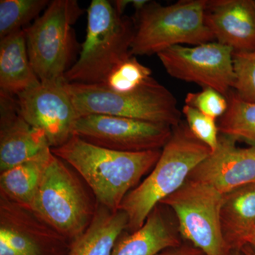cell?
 <instances>
[{"label":"cell","instance_id":"5b68a950","mask_svg":"<svg viewBox=\"0 0 255 255\" xmlns=\"http://www.w3.org/2000/svg\"><path fill=\"white\" fill-rule=\"evenodd\" d=\"M66 88L80 117L114 116L172 128L182 122L175 97L152 77L141 86L127 92L114 91L103 84L67 82Z\"/></svg>","mask_w":255,"mask_h":255},{"label":"cell","instance_id":"ffe728a7","mask_svg":"<svg viewBox=\"0 0 255 255\" xmlns=\"http://www.w3.org/2000/svg\"><path fill=\"white\" fill-rule=\"evenodd\" d=\"M53 153L48 147L12 168L0 173V194L31 208L47 167Z\"/></svg>","mask_w":255,"mask_h":255},{"label":"cell","instance_id":"83f0119b","mask_svg":"<svg viewBox=\"0 0 255 255\" xmlns=\"http://www.w3.org/2000/svg\"><path fill=\"white\" fill-rule=\"evenodd\" d=\"M113 3L114 7L119 14L124 15V11L128 4H131V0H117Z\"/></svg>","mask_w":255,"mask_h":255},{"label":"cell","instance_id":"8992f818","mask_svg":"<svg viewBox=\"0 0 255 255\" xmlns=\"http://www.w3.org/2000/svg\"><path fill=\"white\" fill-rule=\"evenodd\" d=\"M208 0H180L169 6L149 1L135 13L131 55H151L175 46L213 42L205 21Z\"/></svg>","mask_w":255,"mask_h":255},{"label":"cell","instance_id":"d6986e66","mask_svg":"<svg viewBox=\"0 0 255 255\" xmlns=\"http://www.w3.org/2000/svg\"><path fill=\"white\" fill-rule=\"evenodd\" d=\"M127 226L124 211H112L99 204L91 224L71 243L68 255H112L117 240Z\"/></svg>","mask_w":255,"mask_h":255},{"label":"cell","instance_id":"8fae6325","mask_svg":"<svg viewBox=\"0 0 255 255\" xmlns=\"http://www.w3.org/2000/svg\"><path fill=\"white\" fill-rule=\"evenodd\" d=\"M172 132V128L163 124L100 114L79 117L74 129V135L85 141L130 152L162 150Z\"/></svg>","mask_w":255,"mask_h":255},{"label":"cell","instance_id":"d4e9b609","mask_svg":"<svg viewBox=\"0 0 255 255\" xmlns=\"http://www.w3.org/2000/svg\"><path fill=\"white\" fill-rule=\"evenodd\" d=\"M182 112L186 117L191 133L199 141L208 146L212 152L216 150L219 145L220 136L216 119L186 105L183 107Z\"/></svg>","mask_w":255,"mask_h":255},{"label":"cell","instance_id":"484cf974","mask_svg":"<svg viewBox=\"0 0 255 255\" xmlns=\"http://www.w3.org/2000/svg\"><path fill=\"white\" fill-rule=\"evenodd\" d=\"M185 104L216 120L223 117L228 107L227 98L211 88H204L201 92H189L186 96Z\"/></svg>","mask_w":255,"mask_h":255},{"label":"cell","instance_id":"4fadbf2b","mask_svg":"<svg viewBox=\"0 0 255 255\" xmlns=\"http://www.w3.org/2000/svg\"><path fill=\"white\" fill-rule=\"evenodd\" d=\"M236 141L220 134L217 148L196 166L188 179L211 186L223 195L255 183V147H240Z\"/></svg>","mask_w":255,"mask_h":255},{"label":"cell","instance_id":"d6a6232c","mask_svg":"<svg viewBox=\"0 0 255 255\" xmlns=\"http://www.w3.org/2000/svg\"></svg>","mask_w":255,"mask_h":255},{"label":"cell","instance_id":"4dcf8cb0","mask_svg":"<svg viewBox=\"0 0 255 255\" xmlns=\"http://www.w3.org/2000/svg\"><path fill=\"white\" fill-rule=\"evenodd\" d=\"M248 246L251 247L253 251L255 253V238L250 241L249 244H248Z\"/></svg>","mask_w":255,"mask_h":255},{"label":"cell","instance_id":"9a60e30c","mask_svg":"<svg viewBox=\"0 0 255 255\" xmlns=\"http://www.w3.org/2000/svg\"><path fill=\"white\" fill-rule=\"evenodd\" d=\"M205 21L219 43L234 52L255 51L254 0H208Z\"/></svg>","mask_w":255,"mask_h":255},{"label":"cell","instance_id":"2e32d148","mask_svg":"<svg viewBox=\"0 0 255 255\" xmlns=\"http://www.w3.org/2000/svg\"><path fill=\"white\" fill-rule=\"evenodd\" d=\"M171 211L159 204L141 228L132 233L124 231L117 240L112 255H157L164 250L182 245L177 226Z\"/></svg>","mask_w":255,"mask_h":255},{"label":"cell","instance_id":"cb8c5ba5","mask_svg":"<svg viewBox=\"0 0 255 255\" xmlns=\"http://www.w3.org/2000/svg\"><path fill=\"white\" fill-rule=\"evenodd\" d=\"M233 91L242 100L255 103V50L233 52Z\"/></svg>","mask_w":255,"mask_h":255},{"label":"cell","instance_id":"603a6c76","mask_svg":"<svg viewBox=\"0 0 255 255\" xmlns=\"http://www.w3.org/2000/svg\"><path fill=\"white\" fill-rule=\"evenodd\" d=\"M151 74L150 68L131 55L114 68L103 85L114 91L130 92L141 86L150 78Z\"/></svg>","mask_w":255,"mask_h":255},{"label":"cell","instance_id":"52a82bcc","mask_svg":"<svg viewBox=\"0 0 255 255\" xmlns=\"http://www.w3.org/2000/svg\"><path fill=\"white\" fill-rule=\"evenodd\" d=\"M83 12L76 0H54L23 28L30 62L40 82L66 81L76 46L73 26Z\"/></svg>","mask_w":255,"mask_h":255},{"label":"cell","instance_id":"4316f807","mask_svg":"<svg viewBox=\"0 0 255 255\" xmlns=\"http://www.w3.org/2000/svg\"><path fill=\"white\" fill-rule=\"evenodd\" d=\"M157 255H205L202 251L192 245H181L175 248H169Z\"/></svg>","mask_w":255,"mask_h":255},{"label":"cell","instance_id":"44dd1931","mask_svg":"<svg viewBox=\"0 0 255 255\" xmlns=\"http://www.w3.org/2000/svg\"><path fill=\"white\" fill-rule=\"evenodd\" d=\"M228 110L220 118L219 132L255 147V103L242 100L231 90Z\"/></svg>","mask_w":255,"mask_h":255},{"label":"cell","instance_id":"6da1fadb","mask_svg":"<svg viewBox=\"0 0 255 255\" xmlns=\"http://www.w3.org/2000/svg\"><path fill=\"white\" fill-rule=\"evenodd\" d=\"M52 152L73 167L101 205L118 211L127 194L150 173L162 150L121 152L93 145L74 135Z\"/></svg>","mask_w":255,"mask_h":255},{"label":"cell","instance_id":"7a4b0ae2","mask_svg":"<svg viewBox=\"0 0 255 255\" xmlns=\"http://www.w3.org/2000/svg\"><path fill=\"white\" fill-rule=\"evenodd\" d=\"M211 152L191 133L187 124L181 122L172 128V135L154 168L121 204L119 210L128 218L126 231L132 233L141 228L155 206L182 187Z\"/></svg>","mask_w":255,"mask_h":255},{"label":"cell","instance_id":"ba28073f","mask_svg":"<svg viewBox=\"0 0 255 255\" xmlns=\"http://www.w3.org/2000/svg\"><path fill=\"white\" fill-rule=\"evenodd\" d=\"M223 200L214 188L187 179L160 204L174 213L181 237L205 255H230L221 230Z\"/></svg>","mask_w":255,"mask_h":255},{"label":"cell","instance_id":"ac0fdd59","mask_svg":"<svg viewBox=\"0 0 255 255\" xmlns=\"http://www.w3.org/2000/svg\"><path fill=\"white\" fill-rule=\"evenodd\" d=\"M40 82L30 62L23 29L1 38L0 92L16 97Z\"/></svg>","mask_w":255,"mask_h":255},{"label":"cell","instance_id":"5bb4252c","mask_svg":"<svg viewBox=\"0 0 255 255\" xmlns=\"http://www.w3.org/2000/svg\"><path fill=\"white\" fill-rule=\"evenodd\" d=\"M50 147L46 135L20 113L15 96L0 92V173Z\"/></svg>","mask_w":255,"mask_h":255},{"label":"cell","instance_id":"3957f363","mask_svg":"<svg viewBox=\"0 0 255 255\" xmlns=\"http://www.w3.org/2000/svg\"><path fill=\"white\" fill-rule=\"evenodd\" d=\"M135 23L119 14L113 3L92 0L87 9L85 41L77 61L65 74L68 83L103 84L111 72L131 56Z\"/></svg>","mask_w":255,"mask_h":255},{"label":"cell","instance_id":"277c9868","mask_svg":"<svg viewBox=\"0 0 255 255\" xmlns=\"http://www.w3.org/2000/svg\"><path fill=\"white\" fill-rule=\"evenodd\" d=\"M98 205L78 172L53 154L31 209L71 244L90 226Z\"/></svg>","mask_w":255,"mask_h":255},{"label":"cell","instance_id":"e0dca14e","mask_svg":"<svg viewBox=\"0 0 255 255\" xmlns=\"http://www.w3.org/2000/svg\"><path fill=\"white\" fill-rule=\"evenodd\" d=\"M221 224L231 252L241 251L255 237V183L223 195Z\"/></svg>","mask_w":255,"mask_h":255},{"label":"cell","instance_id":"7c38bea8","mask_svg":"<svg viewBox=\"0 0 255 255\" xmlns=\"http://www.w3.org/2000/svg\"><path fill=\"white\" fill-rule=\"evenodd\" d=\"M66 84L40 82L16 97L23 119L43 132L51 149L63 145L73 136L80 117Z\"/></svg>","mask_w":255,"mask_h":255},{"label":"cell","instance_id":"1f68e13d","mask_svg":"<svg viewBox=\"0 0 255 255\" xmlns=\"http://www.w3.org/2000/svg\"><path fill=\"white\" fill-rule=\"evenodd\" d=\"M230 255H245L242 251H233Z\"/></svg>","mask_w":255,"mask_h":255},{"label":"cell","instance_id":"9c48e42d","mask_svg":"<svg viewBox=\"0 0 255 255\" xmlns=\"http://www.w3.org/2000/svg\"><path fill=\"white\" fill-rule=\"evenodd\" d=\"M70 245L31 208L0 194V255H68Z\"/></svg>","mask_w":255,"mask_h":255},{"label":"cell","instance_id":"f1b7e54d","mask_svg":"<svg viewBox=\"0 0 255 255\" xmlns=\"http://www.w3.org/2000/svg\"><path fill=\"white\" fill-rule=\"evenodd\" d=\"M150 1L147 0H131V5L135 10V13H138Z\"/></svg>","mask_w":255,"mask_h":255},{"label":"cell","instance_id":"f546056e","mask_svg":"<svg viewBox=\"0 0 255 255\" xmlns=\"http://www.w3.org/2000/svg\"><path fill=\"white\" fill-rule=\"evenodd\" d=\"M245 255H255V253L253 251L251 247L247 246L241 250Z\"/></svg>","mask_w":255,"mask_h":255},{"label":"cell","instance_id":"30bf717a","mask_svg":"<svg viewBox=\"0 0 255 255\" xmlns=\"http://www.w3.org/2000/svg\"><path fill=\"white\" fill-rule=\"evenodd\" d=\"M232 48L219 42L175 46L157 54L172 78L211 88L227 98L234 84Z\"/></svg>","mask_w":255,"mask_h":255},{"label":"cell","instance_id":"7402d4cb","mask_svg":"<svg viewBox=\"0 0 255 255\" xmlns=\"http://www.w3.org/2000/svg\"><path fill=\"white\" fill-rule=\"evenodd\" d=\"M48 0H1L0 38L23 30L48 7Z\"/></svg>","mask_w":255,"mask_h":255}]
</instances>
